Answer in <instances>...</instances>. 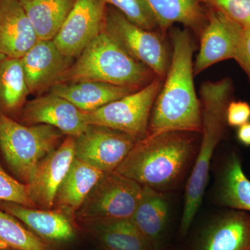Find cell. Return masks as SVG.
<instances>
[{
  "mask_svg": "<svg viewBox=\"0 0 250 250\" xmlns=\"http://www.w3.org/2000/svg\"><path fill=\"white\" fill-rule=\"evenodd\" d=\"M170 36V66L153 105L147 136L202 132L201 104L194 85L193 40L187 28H174Z\"/></svg>",
  "mask_w": 250,
  "mask_h": 250,
  "instance_id": "obj_1",
  "label": "cell"
},
{
  "mask_svg": "<svg viewBox=\"0 0 250 250\" xmlns=\"http://www.w3.org/2000/svg\"><path fill=\"white\" fill-rule=\"evenodd\" d=\"M189 133L170 131L147 136L136 143L117 172L141 186L161 191L172 187L187 168L193 152Z\"/></svg>",
  "mask_w": 250,
  "mask_h": 250,
  "instance_id": "obj_2",
  "label": "cell"
},
{
  "mask_svg": "<svg viewBox=\"0 0 250 250\" xmlns=\"http://www.w3.org/2000/svg\"><path fill=\"white\" fill-rule=\"evenodd\" d=\"M234 86L230 77L217 82L207 81L200 89L202 116V138L195 164L186 190L180 233L185 236L195 218L208 179L210 160L215 147L223 139L226 128V112L232 100Z\"/></svg>",
  "mask_w": 250,
  "mask_h": 250,
  "instance_id": "obj_3",
  "label": "cell"
},
{
  "mask_svg": "<svg viewBox=\"0 0 250 250\" xmlns=\"http://www.w3.org/2000/svg\"><path fill=\"white\" fill-rule=\"evenodd\" d=\"M156 77L103 31L82 51L59 83L95 81L143 88Z\"/></svg>",
  "mask_w": 250,
  "mask_h": 250,
  "instance_id": "obj_4",
  "label": "cell"
},
{
  "mask_svg": "<svg viewBox=\"0 0 250 250\" xmlns=\"http://www.w3.org/2000/svg\"><path fill=\"white\" fill-rule=\"evenodd\" d=\"M63 134L47 125H22L0 112V149L6 164L27 184L36 166L62 143Z\"/></svg>",
  "mask_w": 250,
  "mask_h": 250,
  "instance_id": "obj_5",
  "label": "cell"
},
{
  "mask_svg": "<svg viewBox=\"0 0 250 250\" xmlns=\"http://www.w3.org/2000/svg\"><path fill=\"white\" fill-rule=\"evenodd\" d=\"M104 31L131 55L164 81L171 56L166 36L130 21L113 6L107 5Z\"/></svg>",
  "mask_w": 250,
  "mask_h": 250,
  "instance_id": "obj_6",
  "label": "cell"
},
{
  "mask_svg": "<svg viewBox=\"0 0 250 250\" xmlns=\"http://www.w3.org/2000/svg\"><path fill=\"white\" fill-rule=\"evenodd\" d=\"M164 81L156 77L134 93L94 111L84 112L88 125L104 126L132 136L136 141L147 136L153 105Z\"/></svg>",
  "mask_w": 250,
  "mask_h": 250,
  "instance_id": "obj_7",
  "label": "cell"
},
{
  "mask_svg": "<svg viewBox=\"0 0 250 250\" xmlns=\"http://www.w3.org/2000/svg\"><path fill=\"white\" fill-rule=\"evenodd\" d=\"M143 186L116 170L105 172L76 214L80 223L90 220L131 219Z\"/></svg>",
  "mask_w": 250,
  "mask_h": 250,
  "instance_id": "obj_8",
  "label": "cell"
},
{
  "mask_svg": "<svg viewBox=\"0 0 250 250\" xmlns=\"http://www.w3.org/2000/svg\"><path fill=\"white\" fill-rule=\"evenodd\" d=\"M137 142L129 135L88 125L75 138V158L104 172L116 170Z\"/></svg>",
  "mask_w": 250,
  "mask_h": 250,
  "instance_id": "obj_9",
  "label": "cell"
},
{
  "mask_svg": "<svg viewBox=\"0 0 250 250\" xmlns=\"http://www.w3.org/2000/svg\"><path fill=\"white\" fill-rule=\"evenodd\" d=\"M107 4L104 0H75L53 39L64 55L73 59L104 30Z\"/></svg>",
  "mask_w": 250,
  "mask_h": 250,
  "instance_id": "obj_10",
  "label": "cell"
},
{
  "mask_svg": "<svg viewBox=\"0 0 250 250\" xmlns=\"http://www.w3.org/2000/svg\"><path fill=\"white\" fill-rule=\"evenodd\" d=\"M75 159V137L67 136L37 164L26 184L28 195L36 208H53L57 191Z\"/></svg>",
  "mask_w": 250,
  "mask_h": 250,
  "instance_id": "obj_11",
  "label": "cell"
},
{
  "mask_svg": "<svg viewBox=\"0 0 250 250\" xmlns=\"http://www.w3.org/2000/svg\"><path fill=\"white\" fill-rule=\"evenodd\" d=\"M207 9V21L200 34L194 75L215 63L234 59L243 28L215 10Z\"/></svg>",
  "mask_w": 250,
  "mask_h": 250,
  "instance_id": "obj_12",
  "label": "cell"
},
{
  "mask_svg": "<svg viewBox=\"0 0 250 250\" xmlns=\"http://www.w3.org/2000/svg\"><path fill=\"white\" fill-rule=\"evenodd\" d=\"M21 117L26 125H50L64 135L75 138L88 126L83 111L65 99L50 93L28 102Z\"/></svg>",
  "mask_w": 250,
  "mask_h": 250,
  "instance_id": "obj_13",
  "label": "cell"
},
{
  "mask_svg": "<svg viewBox=\"0 0 250 250\" xmlns=\"http://www.w3.org/2000/svg\"><path fill=\"white\" fill-rule=\"evenodd\" d=\"M71 58L59 50L53 40H39L21 58L30 93H39L59 83L71 65Z\"/></svg>",
  "mask_w": 250,
  "mask_h": 250,
  "instance_id": "obj_14",
  "label": "cell"
},
{
  "mask_svg": "<svg viewBox=\"0 0 250 250\" xmlns=\"http://www.w3.org/2000/svg\"><path fill=\"white\" fill-rule=\"evenodd\" d=\"M192 250H250V214L231 210L208 223Z\"/></svg>",
  "mask_w": 250,
  "mask_h": 250,
  "instance_id": "obj_15",
  "label": "cell"
},
{
  "mask_svg": "<svg viewBox=\"0 0 250 250\" xmlns=\"http://www.w3.org/2000/svg\"><path fill=\"white\" fill-rule=\"evenodd\" d=\"M39 41L19 0H0V53L21 59Z\"/></svg>",
  "mask_w": 250,
  "mask_h": 250,
  "instance_id": "obj_16",
  "label": "cell"
},
{
  "mask_svg": "<svg viewBox=\"0 0 250 250\" xmlns=\"http://www.w3.org/2000/svg\"><path fill=\"white\" fill-rule=\"evenodd\" d=\"M0 208L18 219L43 241L65 243L75 236L74 221L59 210L31 208L6 202H0Z\"/></svg>",
  "mask_w": 250,
  "mask_h": 250,
  "instance_id": "obj_17",
  "label": "cell"
},
{
  "mask_svg": "<svg viewBox=\"0 0 250 250\" xmlns=\"http://www.w3.org/2000/svg\"><path fill=\"white\" fill-rule=\"evenodd\" d=\"M49 93L65 99L81 111H94L139 90L138 87L123 86L95 82H61L51 87Z\"/></svg>",
  "mask_w": 250,
  "mask_h": 250,
  "instance_id": "obj_18",
  "label": "cell"
},
{
  "mask_svg": "<svg viewBox=\"0 0 250 250\" xmlns=\"http://www.w3.org/2000/svg\"><path fill=\"white\" fill-rule=\"evenodd\" d=\"M104 173L75 158L57 191L54 209L62 212L74 221L85 199Z\"/></svg>",
  "mask_w": 250,
  "mask_h": 250,
  "instance_id": "obj_19",
  "label": "cell"
},
{
  "mask_svg": "<svg viewBox=\"0 0 250 250\" xmlns=\"http://www.w3.org/2000/svg\"><path fill=\"white\" fill-rule=\"evenodd\" d=\"M169 215L167 199L161 191L143 186L131 220L154 250H161Z\"/></svg>",
  "mask_w": 250,
  "mask_h": 250,
  "instance_id": "obj_20",
  "label": "cell"
},
{
  "mask_svg": "<svg viewBox=\"0 0 250 250\" xmlns=\"http://www.w3.org/2000/svg\"><path fill=\"white\" fill-rule=\"evenodd\" d=\"M163 35L176 23L200 37L207 21V9L200 0H146Z\"/></svg>",
  "mask_w": 250,
  "mask_h": 250,
  "instance_id": "obj_21",
  "label": "cell"
},
{
  "mask_svg": "<svg viewBox=\"0 0 250 250\" xmlns=\"http://www.w3.org/2000/svg\"><path fill=\"white\" fill-rule=\"evenodd\" d=\"M81 223L104 250H154L131 219L90 220Z\"/></svg>",
  "mask_w": 250,
  "mask_h": 250,
  "instance_id": "obj_22",
  "label": "cell"
},
{
  "mask_svg": "<svg viewBox=\"0 0 250 250\" xmlns=\"http://www.w3.org/2000/svg\"><path fill=\"white\" fill-rule=\"evenodd\" d=\"M39 40H53L75 0H19Z\"/></svg>",
  "mask_w": 250,
  "mask_h": 250,
  "instance_id": "obj_23",
  "label": "cell"
},
{
  "mask_svg": "<svg viewBox=\"0 0 250 250\" xmlns=\"http://www.w3.org/2000/svg\"><path fill=\"white\" fill-rule=\"evenodd\" d=\"M218 197L220 203L225 207L250 211V181L243 172L239 158L234 154L224 169Z\"/></svg>",
  "mask_w": 250,
  "mask_h": 250,
  "instance_id": "obj_24",
  "label": "cell"
},
{
  "mask_svg": "<svg viewBox=\"0 0 250 250\" xmlns=\"http://www.w3.org/2000/svg\"><path fill=\"white\" fill-rule=\"evenodd\" d=\"M29 93L21 59L6 57L0 66V104L6 111H17Z\"/></svg>",
  "mask_w": 250,
  "mask_h": 250,
  "instance_id": "obj_25",
  "label": "cell"
},
{
  "mask_svg": "<svg viewBox=\"0 0 250 250\" xmlns=\"http://www.w3.org/2000/svg\"><path fill=\"white\" fill-rule=\"evenodd\" d=\"M0 247L14 250H49L43 240L4 210H0Z\"/></svg>",
  "mask_w": 250,
  "mask_h": 250,
  "instance_id": "obj_26",
  "label": "cell"
},
{
  "mask_svg": "<svg viewBox=\"0 0 250 250\" xmlns=\"http://www.w3.org/2000/svg\"><path fill=\"white\" fill-rule=\"evenodd\" d=\"M131 22L150 31H159V25L146 0H104Z\"/></svg>",
  "mask_w": 250,
  "mask_h": 250,
  "instance_id": "obj_27",
  "label": "cell"
},
{
  "mask_svg": "<svg viewBox=\"0 0 250 250\" xmlns=\"http://www.w3.org/2000/svg\"><path fill=\"white\" fill-rule=\"evenodd\" d=\"M205 7L218 11L239 24L250 28V0H200Z\"/></svg>",
  "mask_w": 250,
  "mask_h": 250,
  "instance_id": "obj_28",
  "label": "cell"
},
{
  "mask_svg": "<svg viewBox=\"0 0 250 250\" xmlns=\"http://www.w3.org/2000/svg\"><path fill=\"white\" fill-rule=\"evenodd\" d=\"M0 202L36 208L27 193V185L9 175L0 164Z\"/></svg>",
  "mask_w": 250,
  "mask_h": 250,
  "instance_id": "obj_29",
  "label": "cell"
},
{
  "mask_svg": "<svg viewBox=\"0 0 250 250\" xmlns=\"http://www.w3.org/2000/svg\"><path fill=\"white\" fill-rule=\"evenodd\" d=\"M227 123L231 127H239L250 121V104L244 101L231 100L226 112Z\"/></svg>",
  "mask_w": 250,
  "mask_h": 250,
  "instance_id": "obj_30",
  "label": "cell"
},
{
  "mask_svg": "<svg viewBox=\"0 0 250 250\" xmlns=\"http://www.w3.org/2000/svg\"><path fill=\"white\" fill-rule=\"evenodd\" d=\"M233 59L246 72L250 82V28L243 29Z\"/></svg>",
  "mask_w": 250,
  "mask_h": 250,
  "instance_id": "obj_31",
  "label": "cell"
},
{
  "mask_svg": "<svg viewBox=\"0 0 250 250\" xmlns=\"http://www.w3.org/2000/svg\"><path fill=\"white\" fill-rule=\"evenodd\" d=\"M237 139L243 146H250V121L238 127L236 133Z\"/></svg>",
  "mask_w": 250,
  "mask_h": 250,
  "instance_id": "obj_32",
  "label": "cell"
},
{
  "mask_svg": "<svg viewBox=\"0 0 250 250\" xmlns=\"http://www.w3.org/2000/svg\"><path fill=\"white\" fill-rule=\"evenodd\" d=\"M6 58V56H4V54L0 53V66H1V62H2L3 61H4Z\"/></svg>",
  "mask_w": 250,
  "mask_h": 250,
  "instance_id": "obj_33",
  "label": "cell"
},
{
  "mask_svg": "<svg viewBox=\"0 0 250 250\" xmlns=\"http://www.w3.org/2000/svg\"><path fill=\"white\" fill-rule=\"evenodd\" d=\"M0 250H8L7 249H1V248H0Z\"/></svg>",
  "mask_w": 250,
  "mask_h": 250,
  "instance_id": "obj_34",
  "label": "cell"
},
{
  "mask_svg": "<svg viewBox=\"0 0 250 250\" xmlns=\"http://www.w3.org/2000/svg\"><path fill=\"white\" fill-rule=\"evenodd\" d=\"M0 248H1V249H2V248H1V247H0Z\"/></svg>",
  "mask_w": 250,
  "mask_h": 250,
  "instance_id": "obj_35",
  "label": "cell"
},
{
  "mask_svg": "<svg viewBox=\"0 0 250 250\" xmlns=\"http://www.w3.org/2000/svg\"></svg>",
  "mask_w": 250,
  "mask_h": 250,
  "instance_id": "obj_36",
  "label": "cell"
}]
</instances>
